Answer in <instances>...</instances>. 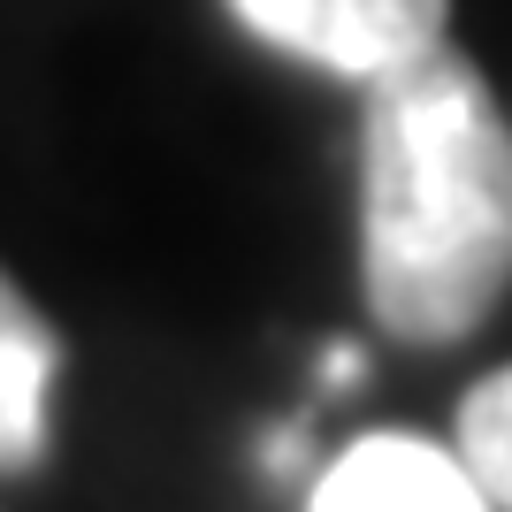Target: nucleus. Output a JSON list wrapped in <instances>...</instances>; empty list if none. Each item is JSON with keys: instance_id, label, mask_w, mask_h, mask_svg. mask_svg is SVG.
<instances>
[{"instance_id": "obj_1", "label": "nucleus", "mask_w": 512, "mask_h": 512, "mask_svg": "<svg viewBox=\"0 0 512 512\" xmlns=\"http://www.w3.org/2000/svg\"><path fill=\"white\" fill-rule=\"evenodd\" d=\"M360 276L398 344H459L512 283V123L459 46L367 85Z\"/></svg>"}, {"instance_id": "obj_2", "label": "nucleus", "mask_w": 512, "mask_h": 512, "mask_svg": "<svg viewBox=\"0 0 512 512\" xmlns=\"http://www.w3.org/2000/svg\"><path fill=\"white\" fill-rule=\"evenodd\" d=\"M230 16L276 54L375 85L398 62L444 46L451 0H230Z\"/></svg>"}, {"instance_id": "obj_3", "label": "nucleus", "mask_w": 512, "mask_h": 512, "mask_svg": "<svg viewBox=\"0 0 512 512\" xmlns=\"http://www.w3.org/2000/svg\"><path fill=\"white\" fill-rule=\"evenodd\" d=\"M314 512H497L459 451L421 436H360L314 482Z\"/></svg>"}, {"instance_id": "obj_4", "label": "nucleus", "mask_w": 512, "mask_h": 512, "mask_svg": "<svg viewBox=\"0 0 512 512\" xmlns=\"http://www.w3.org/2000/svg\"><path fill=\"white\" fill-rule=\"evenodd\" d=\"M54 367H62V344H54L46 314L0 268V474H31L46 459V390H54Z\"/></svg>"}, {"instance_id": "obj_5", "label": "nucleus", "mask_w": 512, "mask_h": 512, "mask_svg": "<svg viewBox=\"0 0 512 512\" xmlns=\"http://www.w3.org/2000/svg\"><path fill=\"white\" fill-rule=\"evenodd\" d=\"M459 459L482 482L497 512H512V367L482 375V383L459 398Z\"/></svg>"}, {"instance_id": "obj_6", "label": "nucleus", "mask_w": 512, "mask_h": 512, "mask_svg": "<svg viewBox=\"0 0 512 512\" xmlns=\"http://www.w3.org/2000/svg\"><path fill=\"white\" fill-rule=\"evenodd\" d=\"M306 459V428H283V436H268V467L276 474H291Z\"/></svg>"}, {"instance_id": "obj_7", "label": "nucleus", "mask_w": 512, "mask_h": 512, "mask_svg": "<svg viewBox=\"0 0 512 512\" xmlns=\"http://www.w3.org/2000/svg\"><path fill=\"white\" fill-rule=\"evenodd\" d=\"M321 383H360V352H352V344H337V352L321 360Z\"/></svg>"}]
</instances>
